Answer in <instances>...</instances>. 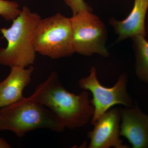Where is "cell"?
I'll use <instances>...</instances> for the list:
<instances>
[{"label":"cell","instance_id":"cell-1","mask_svg":"<svg viewBox=\"0 0 148 148\" xmlns=\"http://www.w3.org/2000/svg\"><path fill=\"white\" fill-rule=\"evenodd\" d=\"M29 98L47 107L66 128L83 127L92 119L94 107L89 93L85 90L79 95L69 92L63 86L58 73L52 72L40 84Z\"/></svg>","mask_w":148,"mask_h":148},{"label":"cell","instance_id":"cell-2","mask_svg":"<svg viewBox=\"0 0 148 148\" xmlns=\"http://www.w3.org/2000/svg\"><path fill=\"white\" fill-rule=\"evenodd\" d=\"M41 19L38 14L24 6L10 28H0L1 34L8 41L6 47L0 48L1 65L26 68L34 64L36 52L33 38Z\"/></svg>","mask_w":148,"mask_h":148},{"label":"cell","instance_id":"cell-3","mask_svg":"<svg viewBox=\"0 0 148 148\" xmlns=\"http://www.w3.org/2000/svg\"><path fill=\"white\" fill-rule=\"evenodd\" d=\"M42 128L62 132L65 127L47 107L29 97L0 110V131L10 130L22 138L30 131Z\"/></svg>","mask_w":148,"mask_h":148},{"label":"cell","instance_id":"cell-4","mask_svg":"<svg viewBox=\"0 0 148 148\" xmlns=\"http://www.w3.org/2000/svg\"><path fill=\"white\" fill-rule=\"evenodd\" d=\"M35 50L52 59L68 57L75 53L71 18L60 13L41 19L33 38Z\"/></svg>","mask_w":148,"mask_h":148},{"label":"cell","instance_id":"cell-5","mask_svg":"<svg viewBox=\"0 0 148 148\" xmlns=\"http://www.w3.org/2000/svg\"><path fill=\"white\" fill-rule=\"evenodd\" d=\"M70 18L75 52L86 56L94 53L109 56L106 46L107 29L98 16L91 11L83 10Z\"/></svg>","mask_w":148,"mask_h":148},{"label":"cell","instance_id":"cell-6","mask_svg":"<svg viewBox=\"0 0 148 148\" xmlns=\"http://www.w3.org/2000/svg\"><path fill=\"white\" fill-rule=\"evenodd\" d=\"M127 81L126 74L123 73L112 87L103 86L97 78L96 69L94 67L90 69L89 76L79 80V87L90 91L92 94L90 103L94 107V113L91 120V124L115 105L121 104L127 108L133 106L132 98L126 89Z\"/></svg>","mask_w":148,"mask_h":148},{"label":"cell","instance_id":"cell-7","mask_svg":"<svg viewBox=\"0 0 148 148\" xmlns=\"http://www.w3.org/2000/svg\"><path fill=\"white\" fill-rule=\"evenodd\" d=\"M121 109L114 108L105 113L93 123L94 128L88 132L89 148H128L120 138Z\"/></svg>","mask_w":148,"mask_h":148},{"label":"cell","instance_id":"cell-8","mask_svg":"<svg viewBox=\"0 0 148 148\" xmlns=\"http://www.w3.org/2000/svg\"><path fill=\"white\" fill-rule=\"evenodd\" d=\"M120 135L126 138L133 148H148V114L138 104L121 109Z\"/></svg>","mask_w":148,"mask_h":148},{"label":"cell","instance_id":"cell-9","mask_svg":"<svg viewBox=\"0 0 148 148\" xmlns=\"http://www.w3.org/2000/svg\"><path fill=\"white\" fill-rule=\"evenodd\" d=\"M5 79L0 82V108L17 102L24 98V88L30 83L31 76L34 72L32 66L26 69L14 66Z\"/></svg>","mask_w":148,"mask_h":148},{"label":"cell","instance_id":"cell-10","mask_svg":"<svg viewBox=\"0 0 148 148\" xmlns=\"http://www.w3.org/2000/svg\"><path fill=\"white\" fill-rule=\"evenodd\" d=\"M148 8V0H134L133 8L124 20L110 19V24L119 36L117 42L135 36H145V19Z\"/></svg>","mask_w":148,"mask_h":148},{"label":"cell","instance_id":"cell-11","mask_svg":"<svg viewBox=\"0 0 148 148\" xmlns=\"http://www.w3.org/2000/svg\"><path fill=\"white\" fill-rule=\"evenodd\" d=\"M132 38L136 56V74L140 80L148 82V42L142 36Z\"/></svg>","mask_w":148,"mask_h":148},{"label":"cell","instance_id":"cell-12","mask_svg":"<svg viewBox=\"0 0 148 148\" xmlns=\"http://www.w3.org/2000/svg\"><path fill=\"white\" fill-rule=\"evenodd\" d=\"M18 7L19 5L16 2L0 0V15L6 21H12L21 13Z\"/></svg>","mask_w":148,"mask_h":148},{"label":"cell","instance_id":"cell-13","mask_svg":"<svg viewBox=\"0 0 148 148\" xmlns=\"http://www.w3.org/2000/svg\"><path fill=\"white\" fill-rule=\"evenodd\" d=\"M64 1L71 10L73 15L83 10L92 12V8L84 0H64Z\"/></svg>","mask_w":148,"mask_h":148},{"label":"cell","instance_id":"cell-14","mask_svg":"<svg viewBox=\"0 0 148 148\" xmlns=\"http://www.w3.org/2000/svg\"><path fill=\"white\" fill-rule=\"evenodd\" d=\"M11 146L4 139L0 138V148H10Z\"/></svg>","mask_w":148,"mask_h":148}]
</instances>
